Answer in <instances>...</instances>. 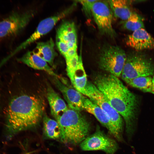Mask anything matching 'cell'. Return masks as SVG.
I'll return each instance as SVG.
<instances>
[{"instance_id":"obj_1","label":"cell","mask_w":154,"mask_h":154,"mask_svg":"<svg viewBox=\"0 0 154 154\" xmlns=\"http://www.w3.org/2000/svg\"><path fill=\"white\" fill-rule=\"evenodd\" d=\"M44 110L40 98L26 95H13L4 77L0 78V115L4 116L9 136L37 125Z\"/></svg>"},{"instance_id":"obj_2","label":"cell","mask_w":154,"mask_h":154,"mask_svg":"<svg viewBox=\"0 0 154 154\" xmlns=\"http://www.w3.org/2000/svg\"><path fill=\"white\" fill-rule=\"evenodd\" d=\"M94 83L123 119L126 133L130 137L134 131L140 107L138 96L129 90L118 77L110 74H97Z\"/></svg>"},{"instance_id":"obj_3","label":"cell","mask_w":154,"mask_h":154,"mask_svg":"<svg viewBox=\"0 0 154 154\" xmlns=\"http://www.w3.org/2000/svg\"><path fill=\"white\" fill-rule=\"evenodd\" d=\"M80 112L68 108L56 120L61 131L60 139L63 142L76 145L88 137L90 124Z\"/></svg>"},{"instance_id":"obj_4","label":"cell","mask_w":154,"mask_h":154,"mask_svg":"<svg viewBox=\"0 0 154 154\" xmlns=\"http://www.w3.org/2000/svg\"><path fill=\"white\" fill-rule=\"evenodd\" d=\"M154 75V61L148 55L136 51L127 55L121 75L123 80Z\"/></svg>"},{"instance_id":"obj_5","label":"cell","mask_w":154,"mask_h":154,"mask_svg":"<svg viewBox=\"0 0 154 154\" xmlns=\"http://www.w3.org/2000/svg\"><path fill=\"white\" fill-rule=\"evenodd\" d=\"M124 51L117 46L103 48L99 56V65L102 70L117 77L121 76L126 58Z\"/></svg>"},{"instance_id":"obj_6","label":"cell","mask_w":154,"mask_h":154,"mask_svg":"<svg viewBox=\"0 0 154 154\" xmlns=\"http://www.w3.org/2000/svg\"><path fill=\"white\" fill-rule=\"evenodd\" d=\"M85 95L105 112L119 138L122 140L123 123L122 117L111 105L103 93L94 84L88 81Z\"/></svg>"},{"instance_id":"obj_7","label":"cell","mask_w":154,"mask_h":154,"mask_svg":"<svg viewBox=\"0 0 154 154\" xmlns=\"http://www.w3.org/2000/svg\"><path fill=\"white\" fill-rule=\"evenodd\" d=\"M35 11L28 10L14 12L0 21V38L19 34L26 27L35 15Z\"/></svg>"},{"instance_id":"obj_8","label":"cell","mask_w":154,"mask_h":154,"mask_svg":"<svg viewBox=\"0 0 154 154\" xmlns=\"http://www.w3.org/2000/svg\"><path fill=\"white\" fill-rule=\"evenodd\" d=\"M80 147L83 151L101 150L108 154H114L118 149L116 141L107 135L98 125L95 132L80 144Z\"/></svg>"},{"instance_id":"obj_9","label":"cell","mask_w":154,"mask_h":154,"mask_svg":"<svg viewBox=\"0 0 154 154\" xmlns=\"http://www.w3.org/2000/svg\"><path fill=\"white\" fill-rule=\"evenodd\" d=\"M92 13L100 32L115 37L116 34L112 26L113 13L108 1L96 0L92 6Z\"/></svg>"},{"instance_id":"obj_10","label":"cell","mask_w":154,"mask_h":154,"mask_svg":"<svg viewBox=\"0 0 154 154\" xmlns=\"http://www.w3.org/2000/svg\"><path fill=\"white\" fill-rule=\"evenodd\" d=\"M72 7V6H71L41 21L33 33L17 47L13 52V54L26 48L48 33L58 22L65 17L71 11Z\"/></svg>"},{"instance_id":"obj_11","label":"cell","mask_w":154,"mask_h":154,"mask_svg":"<svg viewBox=\"0 0 154 154\" xmlns=\"http://www.w3.org/2000/svg\"><path fill=\"white\" fill-rule=\"evenodd\" d=\"M54 78V84L62 94L69 108L79 111L83 110L85 97L82 94L75 89L64 84L58 78Z\"/></svg>"},{"instance_id":"obj_12","label":"cell","mask_w":154,"mask_h":154,"mask_svg":"<svg viewBox=\"0 0 154 154\" xmlns=\"http://www.w3.org/2000/svg\"><path fill=\"white\" fill-rule=\"evenodd\" d=\"M126 44L136 51L154 49V38L144 28L137 29L129 35Z\"/></svg>"},{"instance_id":"obj_13","label":"cell","mask_w":154,"mask_h":154,"mask_svg":"<svg viewBox=\"0 0 154 154\" xmlns=\"http://www.w3.org/2000/svg\"><path fill=\"white\" fill-rule=\"evenodd\" d=\"M84 109L93 115L100 123L109 131L110 133L117 140H121L105 112L91 100L85 97Z\"/></svg>"},{"instance_id":"obj_14","label":"cell","mask_w":154,"mask_h":154,"mask_svg":"<svg viewBox=\"0 0 154 154\" xmlns=\"http://www.w3.org/2000/svg\"><path fill=\"white\" fill-rule=\"evenodd\" d=\"M17 60L33 69L43 70L54 77L58 78L59 77L53 71L48 64L34 51L27 52L21 57L17 58Z\"/></svg>"},{"instance_id":"obj_15","label":"cell","mask_w":154,"mask_h":154,"mask_svg":"<svg viewBox=\"0 0 154 154\" xmlns=\"http://www.w3.org/2000/svg\"><path fill=\"white\" fill-rule=\"evenodd\" d=\"M56 37L67 44L69 49L77 48V35L76 26L72 21H64L58 28Z\"/></svg>"},{"instance_id":"obj_16","label":"cell","mask_w":154,"mask_h":154,"mask_svg":"<svg viewBox=\"0 0 154 154\" xmlns=\"http://www.w3.org/2000/svg\"><path fill=\"white\" fill-rule=\"evenodd\" d=\"M35 53L52 66H54V60L57 55L55 49V44L52 38L45 42H37Z\"/></svg>"},{"instance_id":"obj_17","label":"cell","mask_w":154,"mask_h":154,"mask_svg":"<svg viewBox=\"0 0 154 154\" xmlns=\"http://www.w3.org/2000/svg\"><path fill=\"white\" fill-rule=\"evenodd\" d=\"M47 98L51 114L56 120L68 108L64 100L51 87L47 88Z\"/></svg>"},{"instance_id":"obj_18","label":"cell","mask_w":154,"mask_h":154,"mask_svg":"<svg viewBox=\"0 0 154 154\" xmlns=\"http://www.w3.org/2000/svg\"><path fill=\"white\" fill-rule=\"evenodd\" d=\"M108 1L114 15L122 20H127L133 13L128 1L112 0Z\"/></svg>"},{"instance_id":"obj_19","label":"cell","mask_w":154,"mask_h":154,"mask_svg":"<svg viewBox=\"0 0 154 154\" xmlns=\"http://www.w3.org/2000/svg\"><path fill=\"white\" fill-rule=\"evenodd\" d=\"M86 74L84 69L82 58L79 56L78 63L75 71L72 84L75 89L85 95V88L87 83Z\"/></svg>"},{"instance_id":"obj_20","label":"cell","mask_w":154,"mask_h":154,"mask_svg":"<svg viewBox=\"0 0 154 154\" xmlns=\"http://www.w3.org/2000/svg\"><path fill=\"white\" fill-rule=\"evenodd\" d=\"M43 130L44 135L51 139H60L61 131L57 121L52 119L46 115L43 118Z\"/></svg>"},{"instance_id":"obj_21","label":"cell","mask_w":154,"mask_h":154,"mask_svg":"<svg viewBox=\"0 0 154 154\" xmlns=\"http://www.w3.org/2000/svg\"><path fill=\"white\" fill-rule=\"evenodd\" d=\"M152 79V77L151 76H143L126 79L124 81L133 87L137 88L144 92L151 93Z\"/></svg>"},{"instance_id":"obj_22","label":"cell","mask_w":154,"mask_h":154,"mask_svg":"<svg viewBox=\"0 0 154 154\" xmlns=\"http://www.w3.org/2000/svg\"><path fill=\"white\" fill-rule=\"evenodd\" d=\"M124 28L133 32L141 28H144V25L141 19L137 14L133 13L130 17L125 22Z\"/></svg>"},{"instance_id":"obj_23","label":"cell","mask_w":154,"mask_h":154,"mask_svg":"<svg viewBox=\"0 0 154 154\" xmlns=\"http://www.w3.org/2000/svg\"><path fill=\"white\" fill-rule=\"evenodd\" d=\"M79 58V56L77 53L72 58L65 60L67 74L72 83L75 71L78 63Z\"/></svg>"},{"instance_id":"obj_24","label":"cell","mask_w":154,"mask_h":154,"mask_svg":"<svg viewBox=\"0 0 154 154\" xmlns=\"http://www.w3.org/2000/svg\"><path fill=\"white\" fill-rule=\"evenodd\" d=\"M96 0H79L78 1L82 5L83 9L86 15L89 17L92 15V9L94 3Z\"/></svg>"},{"instance_id":"obj_25","label":"cell","mask_w":154,"mask_h":154,"mask_svg":"<svg viewBox=\"0 0 154 154\" xmlns=\"http://www.w3.org/2000/svg\"><path fill=\"white\" fill-rule=\"evenodd\" d=\"M56 44L58 50L64 57L69 49L67 43L59 37H56Z\"/></svg>"},{"instance_id":"obj_26","label":"cell","mask_w":154,"mask_h":154,"mask_svg":"<svg viewBox=\"0 0 154 154\" xmlns=\"http://www.w3.org/2000/svg\"><path fill=\"white\" fill-rule=\"evenodd\" d=\"M77 48L69 49L64 57L65 60L72 58L77 54Z\"/></svg>"},{"instance_id":"obj_27","label":"cell","mask_w":154,"mask_h":154,"mask_svg":"<svg viewBox=\"0 0 154 154\" xmlns=\"http://www.w3.org/2000/svg\"><path fill=\"white\" fill-rule=\"evenodd\" d=\"M151 93L154 94V75L152 79V88Z\"/></svg>"}]
</instances>
